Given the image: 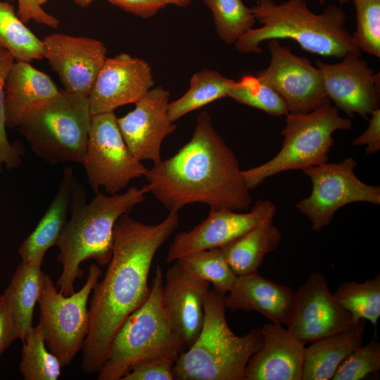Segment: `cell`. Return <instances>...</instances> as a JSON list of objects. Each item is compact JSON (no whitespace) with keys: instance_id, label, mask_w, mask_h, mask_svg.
Instances as JSON below:
<instances>
[{"instance_id":"44","label":"cell","mask_w":380,"mask_h":380,"mask_svg":"<svg viewBox=\"0 0 380 380\" xmlns=\"http://www.w3.org/2000/svg\"><path fill=\"white\" fill-rule=\"evenodd\" d=\"M182 5V7L189 6L191 4V0H179Z\"/></svg>"},{"instance_id":"8","label":"cell","mask_w":380,"mask_h":380,"mask_svg":"<svg viewBox=\"0 0 380 380\" xmlns=\"http://www.w3.org/2000/svg\"><path fill=\"white\" fill-rule=\"evenodd\" d=\"M286 117V125L281 131L284 141L279 153L262 165L242 171L250 190L279 173L327 162L334 144V132L353 127L351 120L341 117L338 109L331 103L307 113H289Z\"/></svg>"},{"instance_id":"35","label":"cell","mask_w":380,"mask_h":380,"mask_svg":"<svg viewBox=\"0 0 380 380\" xmlns=\"http://www.w3.org/2000/svg\"><path fill=\"white\" fill-rule=\"evenodd\" d=\"M380 369V343L374 335L366 344L357 346L341 362L332 380H360Z\"/></svg>"},{"instance_id":"38","label":"cell","mask_w":380,"mask_h":380,"mask_svg":"<svg viewBox=\"0 0 380 380\" xmlns=\"http://www.w3.org/2000/svg\"><path fill=\"white\" fill-rule=\"evenodd\" d=\"M121 9L141 17L148 18L154 15L159 10L168 5L182 6L179 0H107Z\"/></svg>"},{"instance_id":"29","label":"cell","mask_w":380,"mask_h":380,"mask_svg":"<svg viewBox=\"0 0 380 380\" xmlns=\"http://www.w3.org/2000/svg\"><path fill=\"white\" fill-rule=\"evenodd\" d=\"M333 296L339 305L352 317L353 322L368 320L374 327L380 317V274L362 282L346 281Z\"/></svg>"},{"instance_id":"11","label":"cell","mask_w":380,"mask_h":380,"mask_svg":"<svg viewBox=\"0 0 380 380\" xmlns=\"http://www.w3.org/2000/svg\"><path fill=\"white\" fill-rule=\"evenodd\" d=\"M92 191L118 194L131 180L148 172L129 150L117 123L114 112L91 115L87 152L82 163Z\"/></svg>"},{"instance_id":"15","label":"cell","mask_w":380,"mask_h":380,"mask_svg":"<svg viewBox=\"0 0 380 380\" xmlns=\"http://www.w3.org/2000/svg\"><path fill=\"white\" fill-rule=\"evenodd\" d=\"M43 56L58 75L64 89L88 98L106 57L99 40L62 33L42 39Z\"/></svg>"},{"instance_id":"10","label":"cell","mask_w":380,"mask_h":380,"mask_svg":"<svg viewBox=\"0 0 380 380\" xmlns=\"http://www.w3.org/2000/svg\"><path fill=\"white\" fill-rule=\"evenodd\" d=\"M357 161L348 157L340 163L327 162L302 170L311 180V194L300 201L296 208L305 215L314 232L329 226L336 212L343 206L356 202L380 204L379 186L369 185L355 174Z\"/></svg>"},{"instance_id":"19","label":"cell","mask_w":380,"mask_h":380,"mask_svg":"<svg viewBox=\"0 0 380 380\" xmlns=\"http://www.w3.org/2000/svg\"><path fill=\"white\" fill-rule=\"evenodd\" d=\"M210 284L189 275L178 263L165 276L162 301L173 331L189 348L199 336L204 322V304Z\"/></svg>"},{"instance_id":"9","label":"cell","mask_w":380,"mask_h":380,"mask_svg":"<svg viewBox=\"0 0 380 380\" xmlns=\"http://www.w3.org/2000/svg\"><path fill=\"white\" fill-rule=\"evenodd\" d=\"M101 275L99 266L91 264L82 287L65 296L49 274H43L38 300L39 322L44 329L47 348L58 359L62 367L70 365L82 349L89 325L88 300Z\"/></svg>"},{"instance_id":"28","label":"cell","mask_w":380,"mask_h":380,"mask_svg":"<svg viewBox=\"0 0 380 380\" xmlns=\"http://www.w3.org/2000/svg\"><path fill=\"white\" fill-rule=\"evenodd\" d=\"M0 48L10 52L16 61L30 63L44 58L42 40L26 26L8 1L1 0Z\"/></svg>"},{"instance_id":"42","label":"cell","mask_w":380,"mask_h":380,"mask_svg":"<svg viewBox=\"0 0 380 380\" xmlns=\"http://www.w3.org/2000/svg\"><path fill=\"white\" fill-rule=\"evenodd\" d=\"M38 4L41 6L44 4L49 0H37ZM75 4L80 5L82 7H86L91 4L94 0H72Z\"/></svg>"},{"instance_id":"36","label":"cell","mask_w":380,"mask_h":380,"mask_svg":"<svg viewBox=\"0 0 380 380\" xmlns=\"http://www.w3.org/2000/svg\"><path fill=\"white\" fill-rule=\"evenodd\" d=\"M15 59L10 52L0 48V173L3 166L15 168L21 163L24 150L20 143L12 144L6 134L4 86L7 75Z\"/></svg>"},{"instance_id":"14","label":"cell","mask_w":380,"mask_h":380,"mask_svg":"<svg viewBox=\"0 0 380 380\" xmlns=\"http://www.w3.org/2000/svg\"><path fill=\"white\" fill-rule=\"evenodd\" d=\"M326 95L337 109L348 117L358 114L368 119L367 115L378 108L379 102V72L360 58L348 53L336 63L316 60Z\"/></svg>"},{"instance_id":"5","label":"cell","mask_w":380,"mask_h":380,"mask_svg":"<svg viewBox=\"0 0 380 380\" xmlns=\"http://www.w3.org/2000/svg\"><path fill=\"white\" fill-rule=\"evenodd\" d=\"M225 296L210 289L201 331L175 361L174 379L245 380L248 361L262 345V333L258 327L241 336L232 332L225 316Z\"/></svg>"},{"instance_id":"27","label":"cell","mask_w":380,"mask_h":380,"mask_svg":"<svg viewBox=\"0 0 380 380\" xmlns=\"http://www.w3.org/2000/svg\"><path fill=\"white\" fill-rule=\"evenodd\" d=\"M234 81L208 69L194 74L188 91L179 99L170 102L167 110L170 120L175 122L190 112L228 97L229 89Z\"/></svg>"},{"instance_id":"21","label":"cell","mask_w":380,"mask_h":380,"mask_svg":"<svg viewBox=\"0 0 380 380\" xmlns=\"http://www.w3.org/2000/svg\"><path fill=\"white\" fill-rule=\"evenodd\" d=\"M229 294L224 297L226 309L257 312L270 322L286 325L295 292L288 286L261 277L258 272L237 276Z\"/></svg>"},{"instance_id":"18","label":"cell","mask_w":380,"mask_h":380,"mask_svg":"<svg viewBox=\"0 0 380 380\" xmlns=\"http://www.w3.org/2000/svg\"><path fill=\"white\" fill-rule=\"evenodd\" d=\"M170 92L162 87L151 89L123 117L117 118L122 138L132 155L139 160H161L164 139L177 129L168 116Z\"/></svg>"},{"instance_id":"41","label":"cell","mask_w":380,"mask_h":380,"mask_svg":"<svg viewBox=\"0 0 380 380\" xmlns=\"http://www.w3.org/2000/svg\"><path fill=\"white\" fill-rule=\"evenodd\" d=\"M371 115L367 129L352 142L354 146L367 145V155L374 154L380 151V109H375Z\"/></svg>"},{"instance_id":"43","label":"cell","mask_w":380,"mask_h":380,"mask_svg":"<svg viewBox=\"0 0 380 380\" xmlns=\"http://www.w3.org/2000/svg\"><path fill=\"white\" fill-rule=\"evenodd\" d=\"M326 0H319V4H323ZM341 5L345 4L349 2V0H338Z\"/></svg>"},{"instance_id":"33","label":"cell","mask_w":380,"mask_h":380,"mask_svg":"<svg viewBox=\"0 0 380 380\" xmlns=\"http://www.w3.org/2000/svg\"><path fill=\"white\" fill-rule=\"evenodd\" d=\"M228 97L270 115L280 117L289 113L284 99L257 76L245 75L234 81L229 89Z\"/></svg>"},{"instance_id":"37","label":"cell","mask_w":380,"mask_h":380,"mask_svg":"<svg viewBox=\"0 0 380 380\" xmlns=\"http://www.w3.org/2000/svg\"><path fill=\"white\" fill-rule=\"evenodd\" d=\"M175 361L170 358H152L139 361L120 380H174Z\"/></svg>"},{"instance_id":"6","label":"cell","mask_w":380,"mask_h":380,"mask_svg":"<svg viewBox=\"0 0 380 380\" xmlns=\"http://www.w3.org/2000/svg\"><path fill=\"white\" fill-rule=\"evenodd\" d=\"M163 284L162 269L158 265L147 299L125 319L114 336L99 380H120L133 365L143 360L176 361L187 348L165 312Z\"/></svg>"},{"instance_id":"12","label":"cell","mask_w":380,"mask_h":380,"mask_svg":"<svg viewBox=\"0 0 380 380\" xmlns=\"http://www.w3.org/2000/svg\"><path fill=\"white\" fill-rule=\"evenodd\" d=\"M269 66L257 77L285 101L289 113H307L331 103L324 89L319 70L305 57L294 54L278 39H270Z\"/></svg>"},{"instance_id":"1","label":"cell","mask_w":380,"mask_h":380,"mask_svg":"<svg viewBox=\"0 0 380 380\" xmlns=\"http://www.w3.org/2000/svg\"><path fill=\"white\" fill-rule=\"evenodd\" d=\"M179 213L148 224L121 215L113 229V255L104 277L96 284L89 308V331L82 347L81 366L99 372L111 341L125 319L147 299L148 279L157 251L179 227Z\"/></svg>"},{"instance_id":"16","label":"cell","mask_w":380,"mask_h":380,"mask_svg":"<svg viewBox=\"0 0 380 380\" xmlns=\"http://www.w3.org/2000/svg\"><path fill=\"white\" fill-rule=\"evenodd\" d=\"M277 209L269 200H258L245 213L229 208L210 209L208 217L189 231L178 233L167 251L166 261L172 262L193 252L220 248L258 225Z\"/></svg>"},{"instance_id":"7","label":"cell","mask_w":380,"mask_h":380,"mask_svg":"<svg viewBox=\"0 0 380 380\" xmlns=\"http://www.w3.org/2000/svg\"><path fill=\"white\" fill-rule=\"evenodd\" d=\"M91 118L88 98L63 89L30 110L18 128L32 151L46 163L82 164Z\"/></svg>"},{"instance_id":"4","label":"cell","mask_w":380,"mask_h":380,"mask_svg":"<svg viewBox=\"0 0 380 380\" xmlns=\"http://www.w3.org/2000/svg\"><path fill=\"white\" fill-rule=\"evenodd\" d=\"M261 25L253 28L234 44L243 53H260L264 41L291 39L313 54L342 58L348 53L361 56L353 37L345 27L346 15L331 5L322 13H312L305 0H259L250 8Z\"/></svg>"},{"instance_id":"34","label":"cell","mask_w":380,"mask_h":380,"mask_svg":"<svg viewBox=\"0 0 380 380\" xmlns=\"http://www.w3.org/2000/svg\"><path fill=\"white\" fill-rule=\"evenodd\" d=\"M357 26L353 37L357 47L380 58V0H353Z\"/></svg>"},{"instance_id":"13","label":"cell","mask_w":380,"mask_h":380,"mask_svg":"<svg viewBox=\"0 0 380 380\" xmlns=\"http://www.w3.org/2000/svg\"><path fill=\"white\" fill-rule=\"evenodd\" d=\"M353 322L351 315L336 301L325 276L314 272L295 292L286 326L306 344L341 331Z\"/></svg>"},{"instance_id":"32","label":"cell","mask_w":380,"mask_h":380,"mask_svg":"<svg viewBox=\"0 0 380 380\" xmlns=\"http://www.w3.org/2000/svg\"><path fill=\"white\" fill-rule=\"evenodd\" d=\"M203 1L213 13L218 36L226 44H235L253 28L255 18L241 0Z\"/></svg>"},{"instance_id":"30","label":"cell","mask_w":380,"mask_h":380,"mask_svg":"<svg viewBox=\"0 0 380 380\" xmlns=\"http://www.w3.org/2000/svg\"><path fill=\"white\" fill-rule=\"evenodd\" d=\"M23 341L20 372L25 380H56L61 375L58 359L47 348L42 324L39 322L26 333Z\"/></svg>"},{"instance_id":"26","label":"cell","mask_w":380,"mask_h":380,"mask_svg":"<svg viewBox=\"0 0 380 380\" xmlns=\"http://www.w3.org/2000/svg\"><path fill=\"white\" fill-rule=\"evenodd\" d=\"M41 267L21 261L3 293L21 341L32 327L34 310L41 294L44 273Z\"/></svg>"},{"instance_id":"39","label":"cell","mask_w":380,"mask_h":380,"mask_svg":"<svg viewBox=\"0 0 380 380\" xmlns=\"http://www.w3.org/2000/svg\"><path fill=\"white\" fill-rule=\"evenodd\" d=\"M9 1L17 2V14L25 24L33 20L36 23L51 28H57L60 24L59 20L44 11L37 0Z\"/></svg>"},{"instance_id":"20","label":"cell","mask_w":380,"mask_h":380,"mask_svg":"<svg viewBox=\"0 0 380 380\" xmlns=\"http://www.w3.org/2000/svg\"><path fill=\"white\" fill-rule=\"evenodd\" d=\"M262 342L245 369V380H302L305 344L281 324L260 328Z\"/></svg>"},{"instance_id":"2","label":"cell","mask_w":380,"mask_h":380,"mask_svg":"<svg viewBox=\"0 0 380 380\" xmlns=\"http://www.w3.org/2000/svg\"><path fill=\"white\" fill-rule=\"evenodd\" d=\"M239 160L217 133L210 115L197 118L191 140L174 156L161 160L145 177L150 192L169 211L202 203L210 209L246 211L253 198Z\"/></svg>"},{"instance_id":"25","label":"cell","mask_w":380,"mask_h":380,"mask_svg":"<svg viewBox=\"0 0 380 380\" xmlns=\"http://www.w3.org/2000/svg\"><path fill=\"white\" fill-rule=\"evenodd\" d=\"M276 213L272 210L251 230L219 248L237 276L257 273L266 255L281 241V232L273 224Z\"/></svg>"},{"instance_id":"22","label":"cell","mask_w":380,"mask_h":380,"mask_svg":"<svg viewBox=\"0 0 380 380\" xmlns=\"http://www.w3.org/2000/svg\"><path fill=\"white\" fill-rule=\"evenodd\" d=\"M59 92L47 74L34 68L29 62L15 61L4 86L6 127L18 128L30 110L55 97Z\"/></svg>"},{"instance_id":"40","label":"cell","mask_w":380,"mask_h":380,"mask_svg":"<svg viewBox=\"0 0 380 380\" xmlns=\"http://www.w3.org/2000/svg\"><path fill=\"white\" fill-rule=\"evenodd\" d=\"M20 335L3 293L0 294V355Z\"/></svg>"},{"instance_id":"17","label":"cell","mask_w":380,"mask_h":380,"mask_svg":"<svg viewBox=\"0 0 380 380\" xmlns=\"http://www.w3.org/2000/svg\"><path fill=\"white\" fill-rule=\"evenodd\" d=\"M153 84L151 68L145 61L125 53L107 58L88 96L91 115L136 104Z\"/></svg>"},{"instance_id":"23","label":"cell","mask_w":380,"mask_h":380,"mask_svg":"<svg viewBox=\"0 0 380 380\" xmlns=\"http://www.w3.org/2000/svg\"><path fill=\"white\" fill-rule=\"evenodd\" d=\"M77 178L72 170H63L58 192L34 231L23 241L18 253L22 261L42 266L44 255L56 246L68 221V213Z\"/></svg>"},{"instance_id":"3","label":"cell","mask_w":380,"mask_h":380,"mask_svg":"<svg viewBox=\"0 0 380 380\" xmlns=\"http://www.w3.org/2000/svg\"><path fill=\"white\" fill-rule=\"evenodd\" d=\"M149 192L146 184L141 189L132 186L121 194L99 193L87 203L84 187L77 180L70 201V219L56 244L57 259L63 268L56 287L61 293L69 296L75 292V281L84 275L82 262L94 260L99 265H108L113 255L115 222L142 203Z\"/></svg>"},{"instance_id":"31","label":"cell","mask_w":380,"mask_h":380,"mask_svg":"<svg viewBox=\"0 0 380 380\" xmlns=\"http://www.w3.org/2000/svg\"><path fill=\"white\" fill-rule=\"evenodd\" d=\"M176 262L189 275L208 281L214 290L224 296L232 289L237 277L219 248L189 253Z\"/></svg>"},{"instance_id":"24","label":"cell","mask_w":380,"mask_h":380,"mask_svg":"<svg viewBox=\"0 0 380 380\" xmlns=\"http://www.w3.org/2000/svg\"><path fill=\"white\" fill-rule=\"evenodd\" d=\"M365 320L347 329L311 342L305 347L302 380H329L341 362L363 343Z\"/></svg>"}]
</instances>
